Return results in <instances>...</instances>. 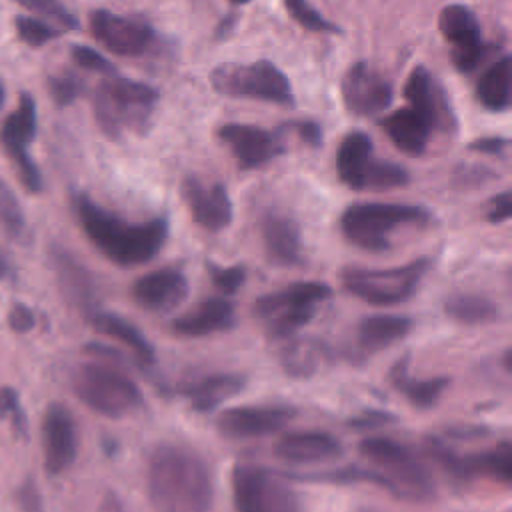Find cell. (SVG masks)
<instances>
[{"mask_svg":"<svg viewBox=\"0 0 512 512\" xmlns=\"http://www.w3.org/2000/svg\"><path fill=\"white\" fill-rule=\"evenodd\" d=\"M74 210L86 238L112 264L132 268L154 260L164 248L170 232L166 216L130 222L102 208L86 194L74 196Z\"/></svg>","mask_w":512,"mask_h":512,"instance_id":"6da1fadb","label":"cell"},{"mask_svg":"<svg viewBox=\"0 0 512 512\" xmlns=\"http://www.w3.org/2000/svg\"><path fill=\"white\" fill-rule=\"evenodd\" d=\"M148 498L156 512H208L214 480L206 460L180 444H160L148 456Z\"/></svg>","mask_w":512,"mask_h":512,"instance_id":"7a4b0ae2","label":"cell"},{"mask_svg":"<svg viewBox=\"0 0 512 512\" xmlns=\"http://www.w3.org/2000/svg\"><path fill=\"white\" fill-rule=\"evenodd\" d=\"M158 98V90L150 84L130 78H108L94 90V118L112 140L142 134L152 122Z\"/></svg>","mask_w":512,"mask_h":512,"instance_id":"3957f363","label":"cell"},{"mask_svg":"<svg viewBox=\"0 0 512 512\" xmlns=\"http://www.w3.org/2000/svg\"><path fill=\"white\" fill-rule=\"evenodd\" d=\"M432 222V212L418 204L402 202H356L340 214V232L356 248L366 252H386L394 230L404 226L424 228Z\"/></svg>","mask_w":512,"mask_h":512,"instance_id":"277c9868","label":"cell"},{"mask_svg":"<svg viewBox=\"0 0 512 512\" xmlns=\"http://www.w3.org/2000/svg\"><path fill=\"white\" fill-rule=\"evenodd\" d=\"M358 452L390 478L394 498L424 502L434 496L432 472L406 444L386 436H368L358 442Z\"/></svg>","mask_w":512,"mask_h":512,"instance_id":"5b68a950","label":"cell"},{"mask_svg":"<svg viewBox=\"0 0 512 512\" xmlns=\"http://www.w3.org/2000/svg\"><path fill=\"white\" fill-rule=\"evenodd\" d=\"M430 266V258H416L394 268L348 266L340 272V280L352 296L370 306H396L414 296Z\"/></svg>","mask_w":512,"mask_h":512,"instance_id":"8992f818","label":"cell"},{"mask_svg":"<svg viewBox=\"0 0 512 512\" xmlns=\"http://www.w3.org/2000/svg\"><path fill=\"white\" fill-rule=\"evenodd\" d=\"M338 180L350 190H392L410 182V172L396 162L374 156L372 138L366 132H348L336 152Z\"/></svg>","mask_w":512,"mask_h":512,"instance_id":"52a82bcc","label":"cell"},{"mask_svg":"<svg viewBox=\"0 0 512 512\" xmlns=\"http://www.w3.org/2000/svg\"><path fill=\"white\" fill-rule=\"evenodd\" d=\"M72 388L82 404L106 418H122L144 404L142 390L130 376L98 362L78 366Z\"/></svg>","mask_w":512,"mask_h":512,"instance_id":"ba28073f","label":"cell"},{"mask_svg":"<svg viewBox=\"0 0 512 512\" xmlns=\"http://www.w3.org/2000/svg\"><path fill=\"white\" fill-rule=\"evenodd\" d=\"M230 486L236 512H304L302 500L286 474L262 464L236 462Z\"/></svg>","mask_w":512,"mask_h":512,"instance_id":"9c48e42d","label":"cell"},{"mask_svg":"<svg viewBox=\"0 0 512 512\" xmlns=\"http://www.w3.org/2000/svg\"><path fill=\"white\" fill-rule=\"evenodd\" d=\"M212 90L228 98H252L280 106H294L288 76L270 60L248 64L222 62L210 70Z\"/></svg>","mask_w":512,"mask_h":512,"instance_id":"30bf717a","label":"cell"},{"mask_svg":"<svg viewBox=\"0 0 512 512\" xmlns=\"http://www.w3.org/2000/svg\"><path fill=\"white\" fill-rule=\"evenodd\" d=\"M88 26L96 42L118 56H146L160 44V34L142 16H126L106 8H96L88 16Z\"/></svg>","mask_w":512,"mask_h":512,"instance_id":"8fae6325","label":"cell"},{"mask_svg":"<svg viewBox=\"0 0 512 512\" xmlns=\"http://www.w3.org/2000/svg\"><path fill=\"white\" fill-rule=\"evenodd\" d=\"M38 130V114L34 98L24 92L18 98V106L6 116L0 128V144L8 158L12 160L16 174L28 192L42 190V176L32 156L28 154V144L34 140Z\"/></svg>","mask_w":512,"mask_h":512,"instance_id":"7c38bea8","label":"cell"},{"mask_svg":"<svg viewBox=\"0 0 512 512\" xmlns=\"http://www.w3.org/2000/svg\"><path fill=\"white\" fill-rule=\"evenodd\" d=\"M438 30L452 46L450 56L458 72H472L484 58L486 46L476 14L464 4H448L438 14Z\"/></svg>","mask_w":512,"mask_h":512,"instance_id":"4fadbf2b","label":"cell"},{"mask_svg":"<svg viewBox=\"0 0 512 512\" xmlns=\"http://www.w3.org/2000/svg\"><path fill=\"white\" fill-rule=\"evenodd\" d=\"M216 136L228 146L242 170H256L284 154L286 142L282 130H266L254 124L228 122L218 126Z\"/></svg>","mask_w":512,"mask_h":512,"instance_id":"5bb4252c","label":"cell"},{"mask_svg":"<svg viewBox=\"0 0 512 512\" xmlns=\"http://www.w3.org/2000/svg\"><path fill=\"white\" fill-rule=\"evenodd\" d=\"M298 416L288 404H244L232 406L218 414L216 430L228 440H248L274 434Z\"/></svg>","mask_w":512,"mask_h":512,"instance_id":"9a60e30c","label":"cell"},{"mask_svg":"<svg viewBox=\"0 0 512 512\" xmlns=\"http://www.w3.org/2000/svg\"><path fill=\"white\" fill-rule=\"evenodd\" d=\"M340 92L346 110L354 116L380 114L394 96L390 80L366 62H356L344 72Z\"/></svg>","mask_w":512,"mask_h":512,"instance_id":"2e32d148","label":"cell"},{"mask_svg":"<svg viewBox=\"0 0 512 512\" xmlns=\"http://www.w3.org/2000/svg\"><path fill=\"white\" fill-rule=\"evenodd\" d=\"M182 200L190 218L208 232H220L232 222V200L222 182H204L198 176H186L180 184Z\"/></svg>","mask_w":512,"mask_h":512,"instance_id":"e0dca14e","label":"cell"},{"mask_svg":"<svg viewBox=\"0 0 512 512\" xmlns=\"http://www.w3.org/2000/svg\"><path fill=\"white\" fill-rule=\"evenodd\" d=\"M44 466L48 474H62L68 470L78 454V432L72 412L58 402L46 408L42 422Z\"/></svg>","mask_w":512,"mask_h":512,"instance_id":"ac0fdd59","label":"cell"},{"mask_svg":"<svg viewBox=\"0 0 512 512\" xmlns=\"http://www.w3.org/2000/svg\"><path fill=\"white\" fill-rule=\"evenodd\" d=\"M188 292L186 274L174 266L152 270L132 284V300L148 312H170L188 298Z\"/></svg>","mask_w":512,"mask_h":512,"instance_id":"d6986e66","label":"cell"},{"mask_svg":"<svg viewBox=\"0 0 512 512\" xmlns=\"http://www.w3.org/2000/svg\"><path fill=\"white\" fill-rule=\"evenodd\" d=\"M266 258L274 266L296 268L304 264V242L300 224L282 212H266L260 222Z\"/></svg>","mask_w":512,"mask_h":512,"instance_id":"ffe728a7","label":"cell"},{"mask_svg":"<svg viewBox=\"0 0 512 512\" xmlns=\"http://www.w3.org/2000/svg\"><path fill=\"white\" fill-rule=\"evenodd\" d=\"M404 98L410 108L420 112L432 126L442 130L454 128V114L442 86L422 64L414 66L404 84Z\"/></svg>","mask_w":512,"mask_h":512,"instance_id":"44dd1931","label":"cell"},{"mask_svg":"<svg viewBox=\"0 0 512 512\" xmlns=\"http://www.w3.org/2000/svg\"><path fill=\"white\" fill-rule=\"evenodd\" d=\"M236 324L234 304L226 296L206 298L190 312L176 316L170 330L182 338H204L218 332H228Z\"/></svg>","mask_w":512,"mask_h":512,"instance_id":"7402d4cb","label":"cell"},{"mask_svg":"<svg viewBox=\"0 0 512 512\" xmlns=\"http://www.w3.org/2000/svg\"><path fill=\"white\" fill-rule=\"evenodd\" d=\"M332 296V288L324 282H294L276 292L262 294L252 304V314L260 320L282 312L296 310H318V304L326 302Z\"/></svg>","mask_w":512,"mask_h":512,"instance_id":"603a6c76","label":"cell"},{"mask_svg":"<svg viewBox=\"0 0 512 512\" xmlns=\"http://www.w3.org/2000/svg\"><path fill=\"white\" fill-rule=\"evenodd\" d=\"M340 440L324 430H294L286 432L276 444L274 454L294 464L328 462L342 456Z\"/></svg>","mask_w":512,"mask_h":512,"instance_id":"cb8c5ba5","label":"cell"},{"mask_svg":"<svg viewBox=\"0 0 512 512\" xmlns=\"http://www.w3.org/2000/svg\"><path fill=\"white\" fill-rule=\"evenodd\" d=\"M246 386V376L240 372H216L188 382L180 388V396L188 400L194 412L206 414L216 410L226 400L240 394Z\"/></svg>","mask_w":512,"mask_h":512,"instance_id":"d4e9b609","label":"cell"},{"mask_svg":"<svg viewBox=\"0 0 512 512\" xmlns=\"http://www.w3.org/2000/svg\"><path fill=\"white\" fill-rule=\"evenodd\" d=\"M380 126L392 144L408 156H422L434 132V126L410 106L384 116Z\"/></svg>","mask_w":512,"mask_h":512,"instance_id":"484cf974","label":"cell"},{"mask_svg":"<svg viewBox=\"0 0 512 512\" xmlns=\"http://www.w3.org/2000/svg\"><path fill=\"white\" fill-rule=\"evenodd\" d=\"M86 318L90 320L94 330H98L104 336L128 346L134 352V356L140 364L150 366V364L156 362V350H154L152 342L126 318H122L114 312H104L100 308L92 310Z\"/></svg>","mask_w":512,"mask_h":512,"instance_id":"4316f807","label":"cell"},{"mask_svg":"<svg viewBox=\"0 0 512 512\" xmlns=\"http://www.w3.org/2000/svg\"><path fill=\"white\" fill-rule=\"evenodd\" d=\"M388 380L408 400V404H412L418 410H428V408L436 406V402L440 400L444 390L450 386L448 376H432V378H424V380L410 378L408 356H402L392 364V368L388 372Z\"/></svg>","mask_w":512,"mask_h":512,"instance_id":"83f0119b","label":"cell"},{"mask_svg":"<svg viewBox=\"0 0 512 512\" xmlns=\"http://www.w3.org/2000/svg\"><path fill=\"white\" fill-rule=\"evenodd\" d=\"M412 326V318L402 314H374L358 322L356 340L364 352L372 354L404 340Z\"/></svg>","mask_w":512,"mask_h":512,"instance_id":"f1b7e54d","label":"cell"},{"mask_svg":"<svg viewBox=\"0 0 512 512\" xmlns=\"http://www.w3.org/2000/svg\"><path fill=\"white\" fill-rule=\"evenodd\" d=\"M464 482L474 478H490L502 486L512 482V444L510 440H500L498 444L476 452L462 454Z\"/></svg>","mask_w":512,"mask_h":512,"instance_id":"f546056e","label":"cell"},{"mask_svg":"<svg viewBox=\"0 0 512 512\" xmlns=\"http://www.w3.org/2000/svg\"><path fill=\"white\" fill-rule=\"evenodd\" d=\"M442 310L452 322L462 326H484L502 318V308L492 298L476 292L450 294Z\"/></svg>","mask_w":512,"mask_h":512,"instance_id":"4dcf8cb0","label":"cell"},{"mask_svg":"<svg viewBox=\"0 0 512 512\" xmlns=\"http://www.w3.org/2000/svg\"><path fill=\"white\" fill-rule=\"evenodd\" d=\"M54 266H56V274L62 284V290L84 312V316L96 310L98 304H96L94 284L90 274L84 270V266H80L66 252H54Z\"/></svg>","mask_w":512,"mask_h":512,"instance_id":"1f68e13d","label":"cell"},{"mask_svg":"<svg viewBox=\"0 0 512 512\" xmlns=\"http://www.w3.org/2000/svg\"><path fill=\"white\" fill-rule=\"evenodd\" d=\"M280 366L290 378H310L330 358L328 346L318 340H292L280 350Z\"/></svg>","mask_w":512,"mask_h":512,"instance_id":"d6a6232c","label":"cell"},{"mask_svg":"<svg viewBox=\"0 0 512 512\" xmlns=\"http://www.w3.org/2000/svg\"><path fill=\"white\" fill-rule=\"evenodd\" d=\"M474 96L482 108L490 112H506L510 108V56L504 54L482 72L476 82Z\"/></svg>","mask_w":512,"mask_h":512,"instance_id":"836d02e7","label":"cell"},{"mask_svg":"<svg viewBox=\"0 0 512 512\" xmlns=\"http://www.w3.org/2000/svg\"><path fill=\"white\" fill-rule=\"evenodd\" d=\"M288 480H300V482H324V484H374L384 488L386 492L392 494V482L390 478L382 472V470H374V468H364V466H356V464H348V466H340V468H330V470H320V472H302V474H294V472H284Z\"/></svg>","mask_w":512,"mask_h":512,"instance_id":"e575fe53","label":"cell"},{"mask_svg":"<svg viewBox=\"0 0 512 512\" xmlns=\"http://www.w3.org/2000/svg\"><path fill=\"white\" fill-rule=\"evenodd\" d=\"M288 14L306 30L320 32V34H340V28L326 20L312 4L310 0H282Z\"/></svg>","mask_w":512,"mask_h":512,"instance_id":"d590c367","label":"cell"},{"mask_svg":"<svg viewBox=\"0 0 512 512\" xmlns=\"http://www.w3.org/2000/svg\"><path fill=\"white\" fill-rule=\"evenodd\" d=\"M14 26H16L18 38L22 42H26L28 46H34V48L44 46L46 42H50V40H54V38H58L62 34L60 30L52 28L44 20L32 18V16H24V14L14 18Z\"/></svg>","mask_w":512,"mask_h":512,"instance_id":"8d00e7d4","label":"cell"},{"mask_svg":"<svg viewBox=\"0 0 512 512\" xmlns=\"http://www.w3.org/2000/svg\"><path fill=\"white\" fill-rule=\"evenodd\" d=\"M0 226L12 236L24 230V212L20 208V202L2 178H0Z\"/></svg>","mask_w":512,"mask_h":512,"instance_id":"74e56055","label":"cell"},{"mask_svg":"<svg viewBox=\"0 0 512 512\" xmlns=\"http://www.w3.org/2000/svg\"><path fill=\"white\" fill-rule=\"evenodd\" d=\"M82 90H84L82 80L78 76H74L72 72H62V74L48 78V92H50L54 104L60 108L76 102L82 96Z\"/></svg>","mask_w":512,"mask_h":512,"instance_id":"f35d334b","label":"cell"},{"mask_svg":"<svg viewBox=\"0 0 512 512\" xmlns=\"http://www.w3.org/2000/svg\"><path fill=\"white\" fill-rule=\"evenodd\" d=\"M206 270L210 274L212 284L224 294L232 296L236 294L244 282H246V268L242 264H232V266H216L214 262L206 264Z\"/></svg>","mask_w":512,"mask_h":512,"instance_id":"ab89813d","label":"cell"},{"mask_svg":"<svg viewBox=\"0 0 512 512\" xmlns=\"http://www.w3.org/2000/svg\"><path fill=\"white\" fill-rule=\"evenodd\" d=\"M20 6L56 20L64 30H76L80 26L78 18L62 4V0H16Z\"/></svg>","mask_w":512,"mask_h":512,"instance_id":"60d3db41","label":"cell"},{"mask_svg":"<svg viewBox=\"0 0 512 512\" xmlns=\"http://www.w3.org/2000/svg\"><path fill=\"white\" fill-rule=\"evenodd\" d=\"M70 56H72V60H74L80 68H84V70L98 72V74H114V72H116L114 64H112L108 58H104L98 50H94V48H90V46L74 44V46L70 48Z\"/></svg>","mask_w":512,"mask_h":512,"instance_id":"b9f144b4","label":"cell"},{"mask_svg":"<svg viewBox=\"0 0 512 512\" xmlns=\"http://www.w3.org/2000/svg\"><path fill=\"white\" fill-rule=\"evenodd\" d=\"M398 416L392 414V412H386V410H376V408H368V410H362L358 414H354L352 418H348V428L352 430H358V432H364V430H376V428H382V426H388L392 422H396Z\"/></svg>","mask_w":512,"mask_h":512,"instance_id":"7bdbcfd3","label":"cell"},{"mask_svg":"<svg viewBox=\"0 0 512 512\" xmlns=\"http://www.w3.org/2000/svg\"><path fill=\"white\" fill-rule=\"evenodd\" d=\"M0 416H12V422L20 434H26V418L22 414L18 394L12 388L0 390Z\"/></svg>","mask_w":512,"mask_h":512,"instance_id":"ee69618b","label":"cell"},{"mask_svg":"<svg viewBox=\"0 0 512 512\" xmlns=\"http://www.w3.org/2000/svg\"><path fill=\"white\" fill-rule=\"evenodd\" d=\"M280 128L294 132L302 142H306L310 146H320V142H322V128L314 120H290V122L282 124Z\"/></svg>","mask_w":512,"mask_h":512,"instance_id":"f6af8a7d","label":"cell"},{"mask_svg":"<svg viewBox=\"0 0 512 512\" xmlns=\"http://www.w3.org/2000/svg\"><path fill=\"white\" fill-rule=\"evenodd\" d=\"M512 216V196L510 190H504L488 200L486 208V220L490 224H502Z\"/></svg>","mask_w":512,"mask_h":512,"instance_id":"bcb514c9","label":"cell"},{"mask_svg":"<svg viewBox=\"0 0 512 512\" xmlns=\"http://www.w3.org/2000/svg\"><path fill=\"white\" fill-rule=\"evenodd\" d=\"M16 500L20 504V508L24 512H44V506H42V494L36 486V482L32 478H26L18 492H16Z\"/></svg>","mask_w":512,"mask_h":512,"instance_id":"7dc6e473","label":"cell"},{"mask_svg":"<svg viewBox=\"0 0 512 512\" xmlns=\"http://www.w3.org/2000/svg\"><path fill=\"white\" fill-rule=\"evenodd\" d=\"M8 324L14 332H30L36 324V318H34V312L24 306V304H14L8 312Z\"/></svg>","mask_w":512,"mask_h":512,"instance_id":"c3c4849f","label":"cell"},{"mask_svg":"<svg viewBox=\"0 0 512 512\" xmlns=\"http://www.w3.org/2000/svg\"><path fill=\"white\" fill-rule=\"evenodd\" d=\"M508 146H510V140L504 136H484L468 144L470 150L484 152V154H502Z\"/></svg>","mask_w":512,"mask_h":512,"instance_id":"681fc988","label":"cell"},{"mask_svg":"<svg viewBox=\"0 0 512 512\" xmlns=\"http://www.w3.org/2000/svg\"><path fill=\"white\" fill-rule=\"evenodd\" d=\"M488 434H490V430L484 426H478V424H454L444 430V436L454 438V440H474V438H482Z\"/></svg>","mask_w":512,"mask_h":512,"instance_id":"f907efd6","label":"cell"},{"mask_svg":"<svg viewBox=\"0 0 512 512\" xmlns=\"http://www.w3.org/2000/svg\"><path fill=\"white\" fill-rule=\"evenodd\" d=\"M104 510L106 512H124L122 502H118V498L114 494H108L104 500Z\"/></svg>","mask_w":512,"mask_h":512,"instance_id":"816d5d0a","label":"cell"},{"mask_svg":"<svg viewBox=\"0 0 512 512\" xmlns=\"http://www.w3.org/2000/svg\"><path fill=\"white\" fill-rule=\"evenodd\" d=\"M232 24H234V14H230V16H228V18H226V20H222V22H220V26H218V30H216V32H218V34H220V32H222V30H224V32H228V30H230V26H232Z\"/></svg>","mask_w":512,"mask_h":512,"instance_id":"f5cc1de1","label":"cell"},{"mask_svg":"<svg viewBox=\"0 0 512 512\" xmlns=\"http://www.w3.org/2000/svg\"><path fill=\"white\" fill-rule=\"evenodd\" d=\"M502 364L506 368V372H510V348L504 352V358H502Z\"/></svg>","mask_w":512,"mask_h":512,"instance_id":"db71d44e","label":"cell"},{"mask_svg":"<svg viewBox=\"0 0 512 512\" xmlns=\"http://www.w3.org/2000/svg\"><path fill=\"white\" fill-rule=\"evenodd\" d=\"M4 98H6V90H4V84H2V80H0V108L4 106Z\"/></svg>","mask_w":512,"mask_h":512,"instance_id":"11a10c76","label":"cell"},{"mask_svg":"<svg viewBox=\"0 0 512 512\" xmlns=\"http://www.w3.org/2000/svg\"><path fill=\"white\" fill-rule=\"evenodd\" d=\"M6 276V264H4V260L0 258V280Z\"/></svg>","mask_w":512,"mask_h":512,"instance_id":"9f6ffc18","label":"cell"},{"mask_svg":"<svg viewBox=\"0 0 512 512\" xmlns=\"http://www.w3.org/2000/svg\"><path fill=\"white\" fill-rule=\"evenodd\" d=\"M230 2H234V4H248L250 0H230Z\"/></svg>","mask_w":512,"mask_h":512,"instance_id":"6f0895ef","label":"cell"}]
</instances>
